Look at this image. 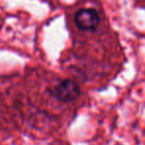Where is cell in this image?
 <instances>
[{
  "mask_svg": "<svg viewBox=\"0 0 145 145\" xmlns=\"http://www.w3.org/2000/svg\"><path fill=\"white\" fill-rule=\"evenodd\" d=\"M51 93L57 100L67 103L77 99L81 94V90L75 81L66 79L61 81L57 86L53 88Z\"/></svg>",
  "mask_w": 145,
  "mask_h": 145,
  "instance_id": "1",
  "label": "cell"
},
{
  "mask_svg": "<svg viewBox=\"0 0 145 145\" xmlns=\"http://www.w3.org/2000/svg\"><path fill=\"white\" fill-rule=\"evenodd\" d=\"M99 15L95 9L83 8L77 12L75 22L77 28L83 31H95L99 25Z\"/></svg>",
  "mask_w": 145,
  "mask_h": 145,
  "instance_id": "2",
  "label": "cell"
}]
</instances>
